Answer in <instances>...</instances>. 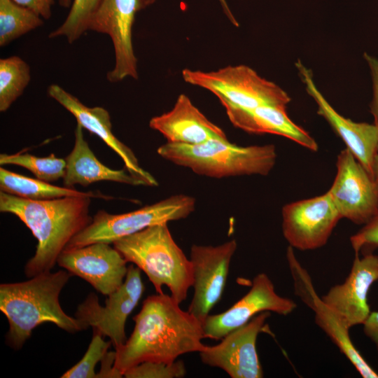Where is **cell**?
I'll use <instances>...</instances> for the list:
<instances>
[{"label": "cell", "instance_id": "4dcf8cb0", "mask_svg": "<svg viewBox=\"0 0 378 378\" xmlns=\"http://www.w3.org/2000/svg\"><path fill=\"white\" fill-rule=\"evenodd\" d=\"M364 58L369 66L372 81V99L370 105L374 122L378 130V59L365 52Z\"/></svg>", "mask_w": 378, "mask_h": 378}, {"label": "cell", "instance_id": "83f0119b", "mask_svg": "<svg viewBox=\"0 0 378 378\" xmlns=\"http://www.w3.org/2000/svg\"><path fill=\"white\" fill-rule=\"evenodd\" d=\"M93 336L87 351L75 365L64 372L62 378H97L95 366L108 352L111 341H105L103 335L93 329Z\"/></svg>", "mask_w": 378, "mask_h": 378}, {"label": "cell", "instance_id": "603a6c76", "mask_svg": "<svg viewBox=\"0 0 378 378\" xmlns=\"http://www.w3.org/2000/svg\"><path fill=\"white\" fill-rule=\"evenodd\" d=\"M0 189L6 193L31 200H45L64 197L88 196L112 198L94 192H82L74 188L60 187L38 178H32L5 168H0Z\"/></svg>", "mask_w": 378, "mask_h": 378}, {"label": "cell", "instance_id": "ac0fdd59", "mask_svg": "<svg viewBox=\"0 0 378 378\" xmlns=\"http://www.w3.org/2000/svg\"><path fill=\"white\" fill-rule=\"evenodd\" d=\"M47 92L49 97L70 112L83 129L96 134L115 151L122 160L127 172L143 181L146 186L158 185L155 178L140 167L133 151L113 134L111 117L107 110L100 106H85L76 97L57 84L49 85Z\"/></svg>", "mask_w": 378, "mask_h": 378}, {"label": "cell", "instance_id": "4fadbf2b", "mask_svg": "<svg viewBox=\"0 0 378 378\" xmlns=\"http://www.w3.org/2000/svg\"><path fill=\"white\" fill-rule=\"evenodd\" d=\"M270 312H261L227 334L214 346H205L200 356L205 365L224 370L232 378H262L263 370L256 349L258 335Z\"/></svg>", "mask_w": 378, "mask_h": 378}, {"label": "cell", "instance_id": "cb8c5ba5", "mask_svg": "<svg viewBox=\"0 0 378 378\" xmlns=\"http://www.w3.org/2000/svg\"><path fill=\"white\" fill-rule=\"evenodd\" d=\"M43 18L13 0H0V46L42 26Z\"/></svg>", "mask_w": 378, "mask_h": 378}, {"label": "cell", "instance_id": "2e32d148", "mask_svg": "<svg viewBox=\"0 0 378 378\" xmlns=\"http://www.w3.org/2000/svg\"><path fill=\"white\" fill-rule=\"evenodd\" d=\"M378 281V255L356 254L351 271L345 281L333 286L321 297L322 301L349 329L363 325L370 314L368 294L372 285Z\"/></svg>", "mask_w": 378, "mask_h": 378}, {"label": "cell", "instance_id": "e575fe53", "mask_svg": "<svg viewBox=\"0 0 378 378\" xmlns=\"http://www.w3.org/2000/svg\"><path fill=\"white\" fill-rule=\"evenodd\" d=\"M372 176L376 185V188L378 192V153L376 155L374 160V162L372 165Z\"/></svg>", "mask_w": 378, "mask_h": 378}, {"label": "cell", "instance_id": "9a60e30c", "mask_svg": "<svg viewBox=\"0 0 378 378\" xmlns=\"http://www.w3.org/2000/svg\"><path fill=\"white\" fill-rule=\"evenodd\" d=\"M127 262L114 246L104 242L64 249L57 261L61 267L107 296L122 284L128 269Z\"/></svg>", "mask_w": 378, "mask_h": 378}, {"label": "cell", "instance_id": "f546056e", "mask_svg": "<svg viewBox=\"0 0 378 378\" xmlns=\"http://www.w3.org/2000/svg\"><path fill=\"white\" fill-rule=\"evenodd\" d=\"M350 242L356 254L360 251L371 253L378 247V211L377 214L350 237Z\"/></svg>", "mask_w": 378, "mask_h": 378}, {"label": "cell", "instance_id": "44dd1931", "mask_svg": "<svg viewBox=\"0 0 378 378\" xmlns=\"http://www.w3.org/2000/svg\"><path fill=\"white\" fill-rule=\"evenodd\" d=\"M83 128L78 123L74 132L75 142L71 152L65 158L63 177L64 187L75 185L88 186L101 181H108L132 186H146L145 183L124 169H113L102 164L90 149L84 138Z\"/></svg>", "mask_w": 378, "mask_h": 378}, {"label": "cell", "instance_id": "e0dca14e", "mask_svg": "<svg viewBox=\"0 0 378 378\" xmlns=\"http://www.w3.org/2000/svg\"><path fill=\"white\" fill-rule=\"evenodd\" d=\"M308 94L322 116L344 142L357 160L372 176L374 158L378 153V130L374 124L354 122L340 114L317 88L310 69L300 60L295 63Z\"/></svg>", "mask_w": 378, "mask_h": 378}, {"label": "cell", "instance_id": "f1b7e54d", "mask_svg": "<svg viewBox=\"0 0 378 378\" xmlns=\"http://www.w3.org/2000/svg\"><path fill=\"white\" fill-rule=\"evenodd\" d=\"M186 373L182 360L173 363L144 361L130 369L123 374L126 378H181Z\"/></svg>", "mask_w": 378, "mask_h": 378}, {"label": "cell", "instance_id": "d590c367", "mask_svg": "<svg viewBox=\"0 0 378 378\" xmlns=\"http://www.w3.org/2000/svg\"><path fill=\"white\" fill-rule=\"evenodd\" d=\"M220 2L222 4V7L225 11V13H226V15H227L228 18L230 20V21L236 26L238 25V23L236 21V20L234 19L233 15L232 14V13L230 12L229 8H228V6L225 1V0H219Z\"/></svg>", "mask_w": 378, "mask_h": 378}, {"label": "cell", "instance_id": "52a82bcc", "mask_svg": "<svg viewBox=\"0 0 378 378\" xmlns=\"http://www.w3.org/2000/svg\"><path fill=\"white\" fill-rule=\"evenodd\" d=\"M195 208V200L189 195H175L137 210L120 214L99 211L85 229L76 235L65 249L97 242L113 244L122 237L148 227L188 217Z\"/></svg>", "mask_w": 378, "mask_h": 378}, {"label": "cell", "instance_id": "8fae6325", "mask_svg": "<svg viewBox=\"0 0 378 378\" xmlns=\"http://www.w3.org/2000/svg\"><path fill=\"white\" fill-rule=\"evenodd\" d=\"M282 232L293 248L310 251L326 244L342 217L328 192L285 204Z\"/></svg>", "mask_w": 378, "mask_h": 378}, {"label": "cell", "instance_id": "30bf717a", "mask_svg": "<svg viewBox=\"0 0 378 378\" xmlns=\"http://www.w3.org/2000/svg\"><path fill=\"white\" fill-rule=\"evenodd\" d=\"M342 218L366 224L378 211V192L370 174L348 149L337 157L336 174L327 191Z\"/></svg>", "mask_w": 378, "mask_h": 378}, {"label": "cell", "instance_id": "8992f818", "mask_svg": "<svg viewBox=\"0 0 378 378\" xmlns=\"http://www.w3.org/2000/svg\"><path fill=\"white\" fill-rule=\"evenodd\" d=\"M182 77L187 83L212 92L220 103L241 108L264 105L286 108L290 102L288 94L279 85L243 64L208 72L185 69Z\"/></svg>", "mask_w": 378, "mask_h": 378}, {"label": "cell", "instance_id": "484cf974", "mask_svg": "<svg viewBox=\"0 0 378 378\" xmlns=\"http://www.w3.org/2000/svg\"><path fill=\"white\" fill-rule=\"evenodd\" d=\"M0 164H14L30 171L36 178L53 182L63 178L66 169L65 159L57 158L53 153L48 157H36L27 153L0 155Z\"/></svg>", "mask_w": 378, "mask_h": 378}, {"label": "cell", "instance_id": "5bb4252c", "mask_svg": "<svg viewBox=\"0 0 378 378\" xmlns=\"http://www.w3.org/2000/svg\"><path fill=\"white\" fill-rule=\"evenodd\" d=\"M296 307L297 304L292 299L281 296L276 292L274 284L266 274L260 273L253 278L248 292L231 307L206 317L203 323L204 337L221 340L261 312H272L286 316Z\"/></svg>", "mask_w": 378, "mask_h": 378}, {"label": "cell", "instance_id": "6da1fadb", "mask_svg": "<svg viewBox=\"0 0 378 378\" xmlns=\"http://www.w3.org/2000/svg\"><path fill=\"white\" fill-rule=\"evenodd\" d=\"M171 295L148 296L133 318L135 326L116 353L114 369L122 375L144 361L173 363L180 356L202 351L206 345L203 324L183 311Z\"/></svg>", "mask_w": 378, "mask_h": 378}, {"label": "cell", "instance_id": "ba28073f", "mask_svg": "<svg viewBox=\"0 0 378 378\" xmlns=\"http://www.w3.org/2000/svg\"><path fill=\"white\" fill-rule=\"evenodd\" d=\"M144 292L141 270L130 265L122 284L108 295L105 306H102L96 294L91 293L78 306L76 318L84 330L92 327L104 336L108 337L117 349L127 340L126 321Z\"/></svg>", "mask_w": 378, "mask_h": 378}, {"label": "cell", "instance_id": "ffe728a7", "mask_svg": "<svg viewBox=\"0 0 378 378\" xmlns=\"http://www.w3.org/2000/svg\"><path fill=\"white\" fill-rule=\"evenodd\" d=\"M230 121L235 127L253 134H272L286 137L301 146L316 152L318 146L315 139L288 116L286 108L273 106H260L245 108L221 103Z\"/></svg>", "mask_w": 378, "mask_h": 378}, {"label": "cell", "instance_id": "d6986e66", "mask_svg": "<svg viewBox=\"0 0 378 378\" xmlns=\"http://www.w3.org/2000/svg\"><path fill=\"white\" fill-rule=\"evenodd\" d=\"M149 126L169 143L198 144L209 139L228 140L224 131L210 121L184 94L178 97L171 111L152 118Z\"/></svg>", "mask_w": 378, "mask_h": 378}, {"label": "cell", "instance_id": "9c48e42d", "mask_svg": "<svg viewBox=\"0 0 378 378\" xmlns=\"http://www.w3.org/2000/svg\"><path fill=\"white\" fill-rule=\"evenodd\" d=\"M154 0H102L89 30L110 36L114 49L115 64L106 74L111 83L130 77L137 79V59L132 44V27L136 14Z\"/></svg>", "mask_w": 378, "mask_h": 378}, {"label": "cell", "instance_id": "d4e9b609", "mask_svg": "<svg viewBox=\"0 0 378 378\" xmlns=\"http://www.w3.org/2000/svg\"><path fill=\"white\" fill-rule=\"evenodd\" d=\"M31 80L29 64L18 56L0 59V111H7Z\"/></svg>", "mask_w": 378, "mask_h": 378}, {"label": "cell", "instance_id": "836d02e7", "mask_svg": "<svg viewBox=\"0 0 378 378\" xmlns=\"http://www.w3.org/2000/svg\"><path fill=\"white\" fill-rule=\"evenodd\" d=\"M363 326L365 335L374 343L378 351V311L370 312Z\"/></svg>", "mask_w": 378, "mask_h": 378}, {"label": "cell", "instance_id": "7c38bea8", "mask_svg": "<svg viewBox=\"0 0 378 378\" xmlns=\"http://www.w3.org/2000/svg\"><path fill=\"white\" fill-rule=\"evenodd\" d=\"M237 247L234 239L218 246L191 247L194 293L188 311L202 324L222 298Z\"/></svg>", "mask_w": 378, "mask_h": 378}, {"label": "cell", "instance_id": "d6a6232c", "mask_svg": "<svg viewBox=\"0 0 378 378\" xmlns=\"http://www.w3.org/2000/svg\"><path fill=\"white\" fill-rule=\"evenodd\" d=\"M115 356V351L106 353L101 360L102 366L99 372L97 373V378H119L122 377L113 368Z\"/></svg>", "mask_w": 378, "mask_h": 378}, {"label": "cell", "instance_id": "4316f807", "mask_svg": "<svg viewBox=\"0 0 378 378\" xmlns=\"http://www.w3.org/2000/svg\"><path fill=\"white\" fill-rule=\"evenodd\" d=\"M101 2L102 0H73L66 19L48 37H65L69 43H73L89 30L90 21Z\"/></svg>", "mask_w": 378, "mask_h": 378}, {"label": "cell", "instance_id": "277c9868", "mask_svg": "<svg viewBox=\"0 0 378 378\" xmlns=\"http://www.w3.org/2000/svg\"><path fill=\"white\" fill-rule=\"evenodd\" d=\"M113 244L127 262L144 272L158 293H163L166 286L178 303L186 299L193 282L192 265L173 239L167 223L148 227Z\"/></svg>", "mask_w": 378, "mask_h": 378}, {"label": "cell", "instance_id": "7a4b0ae2", "mask_svg": "<svg viewBox=\"0 0 378 378\" xmlns=\"http://www.w3.org/2000/svg\"><path fill=\"white\" fill-rule=\"evenodd\" d=\"M90 202L88 196L31 200L0 192L1 212L18 217L38 241L25 265L26 276L50 272L70 241L92 222Z\"/></svg>", "mask_w": 378, "mask_h": 378}, {"label": "cell", "instance_id": "5b68a950", "mask_svg": "<svg viewBox=\"0 0 378 378\" xmlns=\"http://www.w3.org/2000/svg\"><path fill=\"white\" fill-rule=\"evenodd\" d=\"M157 151L162 158L177 165L216 178L266 176L274 168L277 157L273 144L239 146L220 139H209L198 144L167 142Z\"/></svg>", "mask_w": 378, "mask_h": 378}, {"label": "cell", "instance_id": "3957f363", "mask_svg": "<svg viewBox=\"0 0 378 378\" xmlns=\"http://www.w3.org/2000/svg\"><path fill=\"white\" fill-rule=\"evenodd\" d=\"M71 276L67 270L48 272L25 281L0 285V309L9 324L6 341L11 348L21 349L33 330L45 322L71 333L84 330L76 318L64 312L59 300Z\"/></svg>", "mask_w": 378, "mask_h": 378}, {"label": "cell", "instance_id": "1f68e13d", "mask_svg": "<svg viewBox=\"0 0 378 378\" xmlns=\"http://www.w3.org/2000/svg\"><path fill=\"white\" fill-rule=\"evenodd\" d=\"M16 4L28 8L44 20L52 15V6L54 0H13Z\"/></svg>", "mask_w": 378, "mask_h": 378}, {"label": "cell", "instance_id": "7402d4cb", "mask_svg": "<svg viewBox=\"0 0 378 378\" xmlns=\"http://www.w3.org/2000/svg\"><path fill=\"white\" fill-rule=\"evenodd\" d=\"M297 294L315 312V321L330 338L363 378H378V373L368 364L354 345L347 328L318 297L307 281L301 286Z\"/></svg>", "mask_w": 378, "mask_h": 378}, {"label": "cell", "instance_id": "8d00e7d4", "mask_svg": "<svg viewBox=\"0 0 378 378\" xmlns=\"http://www.w3.org/2000/svg\"><path fill=\"white\" fill-rule=\"evenodd\" d=\"M72 0H58L59 4L65 8L71 7L72 4Z\"/></svg>", "mask_w": 378, "mask_h": 378}]
</instances>
